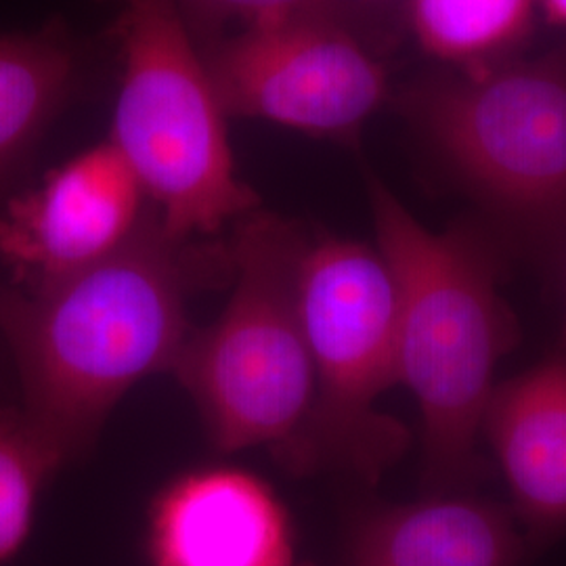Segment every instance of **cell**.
Wrapping results in <instances>:
<instances>
[{"label":"cell","mask_w":566,"mask_h":566,"mask_svg":"<svg viewBox=\"0 0 566 566\" xmlns=\"http://www.w3.org/2000/svg\"><path fill=\"white\" fill-rule=\"evenodd\" d=\"M521 554L507 510L453 495L369 512L348 542V566H516Z\"/></svg>","instance_id":"11"},{"label":"cell","mask_w":566,"mask_h":566,"mask_svg":"<svg viewBox=\"0 0 566 566\" xmlns=\"http://www.w3.org/2000/svg\"><path fill=\"white\" fill-rule=\"evenodd\" d=\"M112 143L86 149L0 212V256L21 290L78 273L133 238L149 208Z\"/></svg>","instance_id":"8"},{"label":"cell","mask_w":566,"mask_h":566,"mask_svg":"<svg viewBox=\"0 0 566 566\" xmlns=\"http://www.w3.org/2000/svg\"><path fill=\"white\" fill-rule=\"evenodd\" d=\"M200 20L210 23L235 21L243 30L277 25L287 21L334 18V0H177Z\"/></svg>","instance_id":"15"},{"label":"cell","mask_w":566,"mask_h":566,"mask_svg":"<svg viewBox=\"0 0 566 566\" xmlns=\"http://www.w3.org/2000/svg\"><path fill=\"white\" fill-rule=\"evenodd\" d=\"M200 55L224 116L313 137H350L388 95L382 63L334 18L248 28Z\"/></svg>","instance_id":"7"},{"label":"cell","mask_w":566,"mask_h":566,"mask_svg":"<svg viewBox=\"0 0 566 566\" xmlns=\"http://www.w3.org/2000/svg\"><path fill=\"white\" fill-rule=\"evenodd\" d=\"M537 9H542L547 21L566 28V0H537Z\"/></svg>","instance_id":"16"},{"label":"cell","mask_w":566,"mask_h":566,"mask_svg":"<svg viewBox=\"0 0 566 566\" xmlns=\"http://www.w3.org/2000/svg\"><path fill=\"white\" fill-rule=\"evenodd\" d=\"M154 566H298L294 531L275 491L235 468L179 476L149 512Z\"/></svg>","instance_id":"9"},{"label":"cell","mask_w":566,"mask_h":566,"mask_svg":"<svg viewBox=\"0 0 566 566\" xmlns=\"http://www.w3.org/2000/svg\"><path fill=\"white\" fill-rule=\"evenodd\" d=\"M483 434L516 518L542 535L566 528V357L495 386Z\"/></svg>","instance_id":"10"},{"label":"cell","mask_w":566,"mask_h":566,"mask_svg":"<svg viewBox=\"0 0 566 566\" xmlns=\"http://www.w3.org/2000/svg\"><path fill=\"white\" fill-rule=\"evenodd\" d=\"M298 301L315 376L306 468L344 465L376 476L401 455L407 432L376 411L399 385L397 292L378 248L322 238L306 243Z\"/></svg>","instance_id":"6"},{"label":"cell","mask_w":566,"mask_h":566,"mask_svg":"<svg viewBox=\"0 0 566 566\" xmlns=\"http://www.w3.org/2000/svg\"><path fill=\"white\" fill-rule=\"evenodd\" d=\"M63 462L23 409L0 403V565L25 544L42 485Z\"/></svg>","instance_id":"14"},{"label":"cell","mask_w":566,"mask_h":566,"mask_svg":"<svg viewBox=\"0 0 566 566\" xmlns=\"http://www.w3.org/2000/svg\"><path fill=\"white\" fill-rule=\"evenodd\" d=\"M306 240L290 221L250 212L231 248L235 290L221 317L189 334L172 371L224 451L269 446L306 468L315 376L298 269Z\"/></svg>","instance_id":"3"},{"label":"cell","mask_w":566,"mask_h":566,"mask_svg":"<svg viewBox=\"0 0 566 566\" xmlns=\"http://www.w3.org/2000/svg\"><path fill=\"white\" fill-rule=\"evenodd\" d=\"M537 0H411V30L437 60L462 67L491 63L523 41Z\"/></svg>","instance_id":"13"},{"label":"cell","mask_w":566,"mask_h":566,"mask_svg":"<svg viewBox=\"0 0 566 566\" xmlns=\"http://www.w3.org/2000/svg\"><path fill=\"white\" fill-rule=\"evenodd\" d=\"M196 261L149 206L133 238L78 273L0 292V334L20 374L23 411L63 460L78 453L122 395L172 371L187 329Z\"/></svg>","instance_id":"1"},{"label":"cell","mask_w":566,"mask_h":566,"mask_svg":"<svg viewBox=\"0 0 566 566\" xmlns=\"http://www.w3.org/2000/svg\"><path fill=\"white\" fill-rule=\"evenodd\" d=\"M369 203L397 292L399 385L422 411L428 474L437 485L464 483L514 338L497 264L470 233L426 229L380 181H369Z\"/></svg>","instance_id":"2"},{"label":"cell","mask_w":566,"mask_h":566,"mask_svg":"<svg viewBox=\"0 0 566 566\" xmlns=\"http://www.w3.org/2000/svg\"><path fill=\"white\" fill-rule=\"evenodd\" d=\"M418 114L479 200L544 245L565 238V53L462 67L426 88Z\"/></svg>","instance_id":"5"},{"label":"cell","mask_w":566,"mask_h":566,"mask_svg":"<svg viewBox=\"0 0 566 566\" xmlns=\"http://www.w3.org/2000/svg\"><path fill=\"white\" fill-rule=\"evenodd\" d=\"M76 82V55L60 30L0 34V179L55 120Z\"/></svg>","instance_id":"12"},{"label":"cell","mask_w":566,"mask_h":566,"mask_svg":"<svg viewBox=\"0 0 566 566\" xmlns=\"http://www.w3.org/2000/svg\"><path fill=\"white\" fill-rule=\"evenodd\" d=\"M565 344H566V340H565ZM565 357H566V355H565Z\"/></svg>","instance_id":"17"},{"label":"cell","mask_w":566,"mask_h":566,"mask_svg":"<svg viewBox=\"0 0 566 566\" xmlns=\"http://www.w3.org/2000/svg\"><path fill=\"white\" fill-rule=\"evenodd\" d=\"M120 93L109 143L164 231L191 242L254 212L235 177L224 114L177 0H124Z\"/></svg>","instance_id":"4"}]
</instances>
